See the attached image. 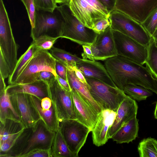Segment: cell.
Listing matches in <instances>:
<instances>
[{
	"instance_id": "f6af8a7d",
	"label": "cell",
	"mask_w": 157,
	"mask_h": 157,
	"mask_svg": "<svg viewBox=\"0 0 157 157\" xmlns=\"http://www.w3.org/2000/svg\"><path fill=\"white\" fill-rule=\"evenodd\" d=\"M109 12L114 10L116 0H98Z\"/></svg>"
},
{
	"instance_id": "d6986e66",
	"label": "cell",
	"mask_w": 157,
	"mask_h": 157,
	"mask_svg": "<svg viewBox=\"0 0 157 157\" xmlns=\"http://www.w3.org/2000/svg\"><path fill=\"white\" fill-rule=\"evenodd\" d=\"M6 90L9 95L24 93L34 95L41 100L44 98L49 97V87L39 79L28 83L9 85Z\"/></svg>"
},
{
	"instance_id": "2e32d148",
	"label": "cell",
	"mask_w": 157,
	"mask_h": 157,
	"mask_svg": "<svg viewBox=\"0 0 157 157\" xmlns=\"http://www.w3.org/2000/svg\"><path fill=\"white\" fill-rule=\"evenodd\" d=\"M116 115V111L108 109H103L99 114L96 124L93 129V143L99 147L105 144L109 139L108 133Z\"/></svg>"
},
{
	"instance_id": "7dc6e473",
	"label": "cell",
	"mask_w": 157,
	"mask_h": 157,
	"mask_svg": "<svg viewBox=\"0 0 157 157\" xmlns=\"http://www.w3.org/2000/svg\"><path fill=\"white\" fill-rule=\"evenodd\" d=\"M56 79L61 86L66 90L71 92L72 89L68 82L64 79L57 75Z\"/></svg>"
},
{
	"instance_id": "3957f363",
	"label": "cell",
	"mask_w": 157,
	"mask_h": 157,
	"mask_svg": "<svg viewBox=\"0 0 157 157\" xmlns=\"http://www.w3.org/2000/svg\"><path fill=\"white\" fill-rule=\"evenodd\" d=\"M57 8L64 21L61 38L69 39L82 46L90 45L95 42L98 34L78 20L72 13L68 3L60 4Z\"/></svg>"
},
{
	"instance_id": "277c9868",
	"label": "cell",
	"mask_w": 157,
	"mask_h": 157,
	"mask_svg": "<svg viewBox=\"0 0 157 157\" xmlns=\"http://www.w3.org/2000/svg\"><path fill=\"white\" fill-rule=\"evenodd\" d=\"M64 25V20L57 7L53 12L36 9L30 36L33 40L44 35L61 38Z\"/></svg>"
},
{
	"instance_id": "cb8c5ba5",
	"label": "cell",
	"mask_w": 157,
	"mask_h": 157,
	"mask_svg": "<svg viewBox=\"0 0 157 157\" xmlns=\"http://www.w3.org/2000/svg\"><path fill=\"white\" fill-rule=\"evenodd\" d=\"M25 128L19 121L6 119L0 122V142L20 135Z\"/></svg>"
},
{
	"instance_id": "7bdbcfd3",
	"label": "cell",
	"mask_w": 157,
	"mask_h": 157,
	"mask_svg": "<svg viewBox=\"0 0 157 157\" xmlns=\"http://www.w3.org/2000/svg\"><path fill=\"white\" fill-rule=\"evenodd\" d=\"M83 52L82 53V59H88L94 61L93 55L92 52L90 45H83Z\"/></svg>"
},
{
	"instance_id": "e0dca14e",
	"label": "cell",
	"mask_w": 157,
	"mask_h": 157,
	"mask_svg": "<svg viewBox=\"0 0 157 157\" xmlns=\"http://www.w3.org/2000/svg\"><path fill=\"white\" fill-rule=\"evenodd\" d=\"M71 93L75 105L76 119L88 127L92 131L98 120L99 114L75 90L72 89Z\"/></svg>"
},
{
	"instance_id": "9a60e30c",
	"label": "cell",
	"mask_w": 157,
	"mask_h": 157,
	"mask_svg": "<svg viewBox=\"0 0 157 157\" xmlns=\"http://www.w3.org/2000/svg\"><path fill=\"white\" fill-rule=\"evenodd\" d=\"M138 108L135 100L126 95L116 110L115 118L108 131L109 139L112 138L113 135L124 124L136 117Z\"/></svg>"
},
{
	"instance_id": "ffe728a7",
	"label": "cell",
	"mask_w": 157,
	"mask_h": 157,
	"mask_svg": "<svg viewBox=\"0 0 157 157\" xmlns=\"http://www.w3.org/2000/svg\"><path fill=\"white\" fill-rule=\"evenodd\" d=\"M29 97L32 105L40 119L49 129L57 132L59 129V124L53 104L49 110H44L41 106V100L31 94H29Z\"/></svg>"
},
{
	"instance_id": "f1b7e54d",
	"label": "cell",
	"mask_w": 157,
	"mask_h": 157,
	"mask_svg": "<svg viewBox=\"0 0 157 157\" xmlns=\"http://www.w3.org/2000/svg\"><path fill=\"white\" fill-rule=\"evenodd\" d=\"M123 91L127 95L134 100L140 101L146 100L152 95V91L143 86L129 84L124 87Z\"/></svg>"
},
{
	"instance_id": "5bb4252c",
	"label": "cell",
	"mask_w": 157,
	"mask_h": 157,
	"mask_svg": "<svg viewBox=\"0 0 157 157\" xmlns=\"http://www.w3.org/2000/svg\"><path fill=\"white\" fill-rule=\"evenodd\" d=\"M9 95L20 121L25 128L33 126L40 119L32 105L29 94L17 93Z\"/></svg>"
},
{
	"instance_id": "7c38bea8",
	"label": "cell",
	"mask_w": 157,
	"mask_h": 157,
	"mask_svg": "<svg viewBox=\"0 0 157 157\" xmlns=\"http://www.w3.org/2000/svg\"><path fill=\"white\" fill-rule=\"evenodd\" d=\"M112 32L118 55L142 65L145 64L147 47L119 31L112 30Z\"/></svg>"
},
{
	"instance_id": "ac0fdd59",
	"label": "cell",
	"mask_w": 157,
	"mask_h": 157,
	"mask_svg": "<svg viewBox=\"0 0 157 157\" xmlns=\"http://www.w3.org/2000/svg\"><path fill=\"white\" fill-rule=\"evenodd\" d=\"M76 66L85 78H94L112 86L117 87L105 66L100 62L82 59L76 63Z\"/></svg>"
},
{
	"instance_id": "9c48e42d",
	"label": "cell",
	"mask_w": 157,
	"mask_h": 157,
	"mask_svg": "<svg viewBox=\"0 0 157 157\" xmlns=\"http://www.w3.org/2000/svg\"><path fill=\"white\" fill-rule=\"evenodd\" d=\"M109 19L112 30L119 31L147 47L151 37L140 23L116 10L110 13Z\"/></svg>"
},
{
	"instance_id": "30bf717a",
	"label": "cell",
	"mask_w": 157,
	"mask_h": 157,
	"mask_svg": "<svg viewBox=\"0 0 157 157\" xmlns=\"http://www.w3.org/2000/svg\"><path fill=\"white\" fill-rule=\"evenodd\" d=\"M59 129L70 151L78 156V153L85 144L91 129L77 119L63 121Z\"/></svg>"
},
{
	"instance_id": "f546056e",
	"label": "cell",
	"mask_w": 157,
	"mask_h": 157,
	"mask_svg": "<svg viewBox=\"0 0 157 157\" xmlns=\"http://www.w3.org/2000/svg\"><path fill=\"white\" fill-rule=\"evenodd\" d=\"M138 150L140 157H157V140L149 137L139 143Z\"/></svg>"
},
{
	"instance_id": "83f0119b",
	"label": "cell",
	"mask_w": 157,
	"mask_h": 157,
	"mask_svg": "<svg viewBox=\"0 0 157 157\" xmlns=\"http://www.w3.org/2000/svg\"><path fill=\"white\" fill-rule=\"evenodd\" d=\"M50 52L56 60L67 67L76 66V63L82 59L76 55L54 46L50 50Z\"/></svg>"
},
{
	"instance_id": "52a82bcc",
	"label": "cell",
	"mask_w": 157,
	"mask_h": 157,
	"mask_svg": "<svg viewBox=\"0 0 157 157\" xmlns=\"http://www.w3.org/2000/svg\"><path fill=\"white\" fill-rule=\"evenodd\" d=\"M86 78L90 86L88 89L91 96L103 109L116 111L127 95L123 91L94 78Z\"/></svg>"
},
{
	"instance_id": "681fc988",
	"label": "cell",
	"mask_w": 157,
	"mask_h": 157,
	"mask_svg": "<svg viewBox=\"0 0 157 157\" xmlns=\"http://www.w3.org/2000/svg\"><path fill=\"white\" fill-rule=\"evenodd\" d=\"M57 4H62L65 3H68L70 0H54Z\"/></svg>"
},
{
	"instance_id": "603a6c76",
	"label": "cell",
	"mask_w": 157,
	"mask_h": 157,
	"mask_svg": "<svg viewBox=\"0 0 157 157\" xmlns=\"http://www.w3.org/2000/svg\"><path fill=\"white\" fill-rule=\"evenodd\" d=\"M138 120L135 117L123 125L112 137L118 144L128 143L138 136Z\"/></svg>"
},
{
	"instance_id": "44dd1931",
	"label": "cell",
	"mask_w": 157,
	"mask_h": 157,
	"mask_svg": "<svg viewBox=\"0 0 157 157\" xmlns=\"http://www.w3.org/2000/svg\"><path fill=\"white\" fill-rule=\"evenodd\" d=\"M67 67V80L71 89L76 90L87 103L99 114L103 109L93 99L88 87L78 79L71 67Z\"/></svg>"
},
{
	"instance_id": "ee69618b",
	"label": "cell",
	"mask_w": 157,
	"mask_h": 157,
	"mask_svg": "<svg viewBox=\"0 0 157 157\" xmlns=\"http://www.w3.org/2000/svg\"><path fill=\"white\" fill-rule=\"evenodd\" d=\"M73 70L75 75L78 79L81 82L86 85L89 88L90 86L88 84L86 78L81 71L76 66L70 67Z\"/></svg>"
},
{
	"instance_id": "e575fe53",
	"label": "cell",
	"mask_w": 157,
	"mask_h": 157,
	"mask_svg": "<svg viewBox=\"0 0 157 157\" xmlns=\"http://www.w3.org/2000/svg\"><path fill=\"white\" fill-rule=\"evenodd\" d=\"M25 7L31 28L34 26L36 8L34 0H21Z\"/></svg>"
},
{
	"instance_id": "d4e9b609",
	"label": "cell",
	"mask_w": 157,
	"mask_h": 157,
	"mask_svg": "<svg viewBox=\"0 0 157 157\" xmlns=\"http://www.w3.org/2000/svg\"><path fill=\"white\" fill-rule=\"evenodd\" d=\"M51 157H77L72 152L65 141L60 129L56 132L51 148Z\"/></svg>"
},
{
	"instance_id": "7402d4cb",
	"label": "cell",
	"mask_w": 157,
	"mask_h": 157,
	"mask_svg": "<svg viewBox=\"0 0 157 157\" xmlns=\"http://www.w3.org/2000/svg\"><path fill=\"white\" fill-rule=\"evenodd\" d=\"M94 43L106 59L118 55L110 25L104 32L98 34Z\"/></svg>"
},
{
	"instance_id": "484cf974",
	"label": "cell",
	"mask_w": 157,
	"mask_h": 157,
	"mask_svg": "<svg viewBox=\"0 0 157 157\" xmlns=\"http://www.w3.org/2000/svg\"><path fill=\"white\" fill-rule=\"evenodd\" d=\"M7 119L20 121L19 118L11 102L10 96L6 90L0 94V121Z\"/></svg>"
},
{
	"instance_id": "836d02e7",
	"label": "cell",
	"mask_w": 157,
	"mask_h": 157,
	"mask_svg": "<svg viewBox=\"0 0 157 157\" xmlns=\"http://www.w3.org/2000/svg\"><path fill=\"white\" fill-rule=\"evenodd\" d=\"M36 9L51 12L57 7V4L54 0H34Z\"/></svg>"
},
{
	"instance_id": "6da1fadb",
	"label": "cell",
	"mask_w": 157,
	"mask_h": 157,
	"mask_svg": "<svg viewBox=\"0 0 157 157\" xmlns=\"http://www.w3.org/2000/svg\"><path fill=\"white\" fill-rule=\"evenodd\" d=\"M104 66L116 86L123 91L129 84L139 85L157 95V77L147 65L117 55L104 60Z\"/></svg>"
},
{
	"instance_id": "ab89813d",
	"label": "cell",
	"mask_w": 157,
	"mask_h": 157,
	"mask_svg": "<svg viewBox=\"0 0 157 157\" xmlns=\"http://www.w3.org/2000/svg\"><path fill=\"white\" fill-rule=\"evenodd\" d=\"M55 68L57 75L68 81L67 67L56 60Z\"/></svg>"
},
{
	"instance_id": "7a4b0ae2",
	"label": "cell",
	"mask_w": 157,
	"mask_h": 157,
	"mask_svg": "<svg viewBox=\"0 0 157 157\" xmlns=\"http://www.w3.org/2000/svg\"><path fill=\"white\" fill-rule=\"evenodd\" d=\"M55 134L40 119L33 126L25 128L13 146L2 156L25 157L36 149L51 150Z\"/></svg>"
},
{
	"instance_id": "ba28073f",
	"label": "cell",
	"mask_w": 157,
	"mask_h": 157,
	"mask_svg": "<svg viewBox=\"0 0 157 157\" xmlns=\"http://www.w3.org/2000/svg\"><path fill=\"white\" fill-rule=\"evenodd\" d=\"M55 63L56 59L48 51H36L13 84L28 83L35 81L38 79L40 73L43 71L51 72L56 77Z\"/></svg>"
},
{
	"instance_id": "f35d334b",
	"label": "cell",
	"mask_w": 157,
	"mask_h": 157,
	"mask_svg": "<svg viewBox=\"0 0 157 157\" xmlns=\"http://www.w3.org/2000/svg\"><path fill=\"white\" fill-rule=\"evenodd\" d=\"M20 135L0 142V154L5 153L8 151L14 144Z\"/></svg>"
},
{
	"instance_id": "b9f144b4",
	"label": "cell",
	"mask_w": 157,
	"mask_h": 157,
	"mask_svg": "<svg viewBox=\"0 0 157 157\" xmlns=\"http://www.w3.org/2000/svg\"><path fill=\"white\" fill-rule=\"evenodd\" d=\"M90 46L95 60L104 61L106 59L100 50L94 43Z\"/></svg>"
},
{
	"instance_id": "4fadbf2b",
	"label": "cell",
	"mask_w": 157,
	"mask_h": 157,
	"mask_svg": "<svg viewBox=\"0 0 157 157\" xmlns=\"http://www.w3.org/2000/svg\"><path fill=\"white\" fill-rule=\"evenodd\" d=\"M157 8V0H116L114 10L140 23Z\"/></svg>"
},
{
	"instance_id": "1f68e13d",
	"label": "cell",
	"mask_w": 157,
	"mask_h": 157,
	"mask_svg": "<svg viewBox=\"0 0 157 157\" xmlns=\"http://www.w3.org/2000/svg\"><path fill=\"white\" fill-rule=\"evenodd\" d=\"M59 37H52L47 35L40 36L34 40L32 43L35 52L40 50H50L53 46Z\"/></svg>"
},
{
	"instance_id": "bcb514c9",
	"label": "cell",
	"mask_w": 157,
	"mask_h": 157,
	"mask_svg": "<svg viewBox=\"0 0 157 157\" xmlns=\"http://www.w3.org/2000/svg\"><path fill=\"white\" fill-rule=\"evenodd\" d=\"M40 105L43 109L48 110L51 108L52 104L50 98L48 97H46L41 99Z\"/></svg>"
},
{
	"instance_id": "f907efd6",
	"label": "cell",
	"mask_w": 157,
	"mask_h": 157,
	"mask_svg": "<svg viewBox=\"0 0 157 157\" xmlns=\"http://www.w3.org/2000/svg\"><path fill=\"white\" fill-rule=\"evenodd\" d=\"M154 40L157 45V27L154 32L153 34L151 36Z\"/></svg>"
},
{
	"instance_id": "8fae6325",
	"label": "cell",
	"mask_w": 157,
	"mask_h": 157,
	"mask_svg": "<svg viewBox=\"0 0 157 157\" xmlns=\"http://www.w3.org/2000/svg\"><path fill=\"white\" fill-rule=\"evenodd\" d=\"M49 96L55 109L59 125L65 120L76 119L71 92L63 89L57 79L53 84L49 87Z\"/></svg>"
},
{
	"instance_id": "5b68a950",
	"label": "cell",
	"mask_w": 157,
	"mask_h": 157,
	"mask_svg": "<svg viewBox=\"0 0 157 157\" xmlns=\"http://www.w3.org/2000/svg\"><path fill=\"white\" fill-rule=\"evenodd\" d=\"M68 4L73 15L92 29L98 21L109 17L110 13L98 0H70Z\"/></svg>"
},
{
	"instance_id": "d590c367",
	"label": "cell",
	"mask_w": 157,
	"mask_h": 157,
	"mask_svg": "<svg viewBox=\"0 0 157 157\" xmlns=\"http://www.w3.org/2000/svg\"><path fill=\"white\" fill-rule=\"evenodd\" d=\"M38 79L42 80L49 87H50L54 83L56 77L51 72L43 71L40 73Z\"/></svg>"
},
{
	"instance_id": "74e56055",
	"label": "cell",
	"mask_w": 157,
	"mask_h": 157,
	"mask_svg": "<svg viewBox=\"0 0 157 157\" xmlns=\"http://www.w3.org/2000/svg\"><path fill=\"white\" fill-rule=\"evenodd\" d=\"M0 74L4 79L8 77L10 74L8 65L1 51L0 53Z\"/></svg>"
},
{
	"instance_id": "d6a6232c",
	"label": "cell",
	"mask_w": 157,
	"mask_h": 157,
	"mask_svg": "<svg viewBox=\"0 0 157 157\" xmlns=\"http://www.w3.org/2000/svg\"><path fill=\"white\" fill-rule=\"evenodd\" d=\"M141 24L151 36L157 27V8L152 12L145 21Z\"/></svg>"
},
{
	"instance_id": "8992f818",
	"label": "cell",
	"mask_w": 157,
	"mask_h": 157,
	"mask_svg": "<svg viewBox=\"0 0 157 157\" xmlns=\"http://www.w3.org/2000/svg\"><path fill=\"white\" fill-rule=\"evenodd\" d=\"M18 45L15 42L8 13L3 0H0V48L8 65L10 74L13 73L18 59Z\"/></svg>"
},
{
	"instance_id": "816d5d0a",
	"label": "cell",
	"mask_w": 157,
	"mask_h": 157,
	"mask_svg": "<svg viewBox=\"0 0 157 157\" xmlns=\"http://www.w3.org/2000/svg\"><path fill=\"white\" fill-rule=\"evenodd\" d=\"M154 117L155 118L157 119V101L154 111Z\"/></svg>"
},
{
	"instance_id": "8d00e7d4",
	"label": "cell",
	"mask_w": 157,
	"mask_h": 157,
	"mask_svg": "<svg viewBox=\"0 0 157 157\" xmlns=\"http://www.w3.org/2000/svg\"><path fill=\"white\" fill-rule=\"evenodd\" d=\"M109 17L100 20L94 25L92 29L95 32L99 34L104 32L110 25Z\"/></svg>"
},
{
	"instance_id": "60d3db41",
	"label": "cell",
	"mask_w": 157,
	"mask_h": 157,
	"mask_svg": "<svg viewBox=\"0 0 157 157\" xmlns=\"http://www.w3.org/2000/svg\"><path fill=\"white\" fill-rule=\"evenodd\" d=\"M25 157H51V150L36 149L28 153Z\"/></svg>"
},
{
	"instance_id": "4dcf8cb0",
	"label": "cell",
	"mask_w": 157,
	"mask_h": 157,
	"mask_svg": "<svg viewBox=\"0 0 157 157\" xmlns=\"http://www.w3.org/2000/svg\"><path fill=\"white\" fill-rule=\"evenodd\" d=\"M147 49V56L145 64L157 77V45L152 37Z\"/></svg>"
},
{
	"instance_id": "c3c4849f",
	"label": "cell",
	"mask_w": 157,
	"mask_h": 157,
	"mask_svg": "<svg viewBox=\"0 0 157 157\" xmlns=\"http://www.w3.org/2000/svg\"><path fill=\"white\" fill-rule=\"evenodd\" d=\"M4 80L5 79L0 74V94L5 91L6 88Z\"/></svg>"
},
{
	"instance_id": "4316f807",
	"label": "cell",
	"mask_w": 157,
	"mask_h": 157,
	"mask_svg": "<svg viewBox=\"0 0 157 157\" xmlns=\"http://www.w3.org/2000/svg\"><path fill=\"white\" fill-rule=\"evenodd\" d=\"M35 52L33 46L31 43L25 52L18 59L13 73L9 76L8 81L9 85L14 84Z\"/></svg>"
}]
</instances>
